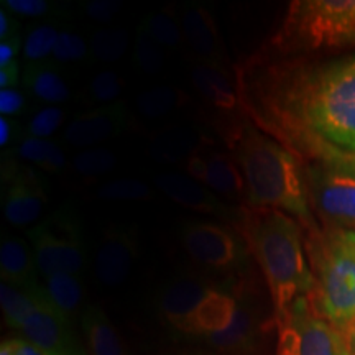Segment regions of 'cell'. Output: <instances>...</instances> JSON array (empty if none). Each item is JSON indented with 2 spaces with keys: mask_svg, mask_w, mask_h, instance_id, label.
I'll use <instances>...</instances> for the list:
<instances>
[{
  "mask_svg": "<svg viewBox=\"0 0 355 355\" xmlns=\"http://www.w3.org/2000/svg\"><path fill=\"white\" fill-rule=\"evenodd\" d=\"M183 245L194 260L219 272L232 268L242 255L232 230L206 220L189 222L184 225Z\"/></svg>",
  "mask_w": 355,
  "mask_h": 355,
  "instance_id": "11",
  "label": "cell"
},
{
  "mask_svg": "<svg viewBox=\"0 0 355 355\" xmlns=\"http://www.w3.org/2000/svg\"><path fill=\"white\" fill-rule=\"evenodd\" d=\"M43 290L46 298L55 308L64 314L66 318H73L81 308L84 298V288L79 275L74 273H55L44 278Z\"/></svg>",
  "mask_w": 355,
  "mask_h": 355,
  "instance_id": "25",
  "label": "cell"
},
{
  "mask_svg": "<svg viewBox=\"0 0 355 355\" xmlns=\"http://www.w3.org/2000/svg\"><path fill=\"white\" fill-rule=\"evenodd\" d=\"M89 53H91L89 42H86L83 35L74 30H63L58 35L51 56L55 63H74L84 60Z\"/></svg>",
  "mask_w": 355,
  "mask_h": 355,
  "instance_id": "35",
  "label": "cell"
},
{
  "mask_svg": "<svg viewBox=\"0 0 355 355\" xmlns=\"http://www.w3.org/2000/svg\"><path fill=\"white\" fill-rule=\"evenodd\" d=\"M71 319L61 314L55 306L46 298L44 293L43 300L33 309V313L25 319L19 332L24 339L28 340L46 352L48 355L64 354L79 349L71 331Z\"/></svg>",
  "mask_w": 355,
  "mask_h": 355,
  "instance_id": "13",
  "label": "cell"
},
{
  "mask_svg": "<svg viewBox=\"0 0 355 355\" xmlns=\"http://www.w3.org/2000/svg\"><path fill=\"white\" fill-rule=\"evenodd\" d=\"M186 173L211 191L225 196L245 194V181L237 162L230 153L196 152L186 162Z\"/></svg>",
  "mask_w": 355,
  "mask_h": 355,
  "instance_id": "15",
  "label": "cell"
},
{
  "mask_svg": "<svg viewBox=\"0 0 355 355\" xmlns=\"http://www.w3.org/2000/svg\"><path fill=\"white\" fill-rule=\"evenodd\" d=\"M235 76L247 119L296 157L324 146L355 155V56L298 66L255 55Z\"/></svg>",
  "mask_w": 355,
  "mask_h": 355,
  "instance_id": "1",
  "label": "cell"
},
{
  "mask_svg": "<svg viewBox=\"0 0 355 355\" xmlns=\"http://www.w3.org/2000/svg\"><path fill=\"white\" fill-rule=\"evenodd\" d=\"M0 355H48L37 345L28 343L24 337H12L2 340L0 344Z\"/></svg>",
  "mask_w": 355,
  "mask_h": 355,
  "instance_id": "41",
  "label": "cell"
},
{
  "mask_svg": "<svg viewBox=\"0 0 355 355\" xmlns=\"http://www.w3.org/2000/svg\"><path fill=\"white\" fill-rule=\"evenodd\" d=\"M214 286L196 277H178L163 286L158 308L165 321L175 329L188 334L191 316Z\"/></svg>",
  "mask_w": 355,
  "mask_h": 355,
  "instance_id": "16",
  "label": "cell"
},
{
  "mask_svg": "<svg viewBox=\"0 0 355 355\" xmlns=\"http://www.w3.org/2000/svg\"><path fill=\"white\" fill-rule=\"evenodd\" d=\"M188 104V94L178 87H150L137 97V109L146 119H158Z\"/></svg>",
  "mask_w": 355,
  "mask_h": 355,
  "instance_id": "27",
  "label": "cell"
},
{
  "mask_svg": "<svg viewBox=\"0 0 355 355\" xmlns=\"http://www.w3.org/2000/svg\"><path fill=\"white\" fill-rule=\"evenodd\" d=\"M314 288V311L344 337L355 322V232L318 229L306 239Z\"/></svg>",
  "mask_w": 355,
  "mask_h": 355,
  "instance_id": "4",
  "label": "cell"
},
{
  "mask_svg": "<svg viewBox=\"0 0 355 355\" xmlns=\"http://www.w3.org/2000/svg\"><path fill=\"white\" fill-rule=\"evenodd\" d=\"M354 158H355V155H354Z\"/></svg>",
  "mask_w": 355,
  "mask_h": 355,
  "instance_id": "49",
  "label": "cell"
},
{
  "mask_svg": "<svg viewBox=\"0 0 355 355\" xmlns=\"http://www.w3.org/2000/svg\"><path fill=\"white\" fill-rule=\"evenodd\" d=\"M26 110V96L19 89H0V114L2 117L20 115Z\"/></svg>",
  "mask_w": 355,
  "mask_h": 355,
  "instance_id": "40",
  "label": "cell"
},
{
  "mask_svg": "<svg viewBox=\"0 0 355 355\" xmlns=\"http://www.w3.org/2000/svg\"><path fill=\"white\" fill-rule=\"evenodd\" d=\"M340 355H352V354H350V350H349V345H347V344L344 345V349H343V352H340Z\"/></svg>",
  "mask_w": 355,
  "mask_h": 355,
  "instance_id": "48",
  "label": "cell"
},
{
  "mask_svg": "<svg viewBox=\"0 0 355 355\" xmlns=\"http://www.w3.org/2000/svg\"><path fill=\"white\" fill-rule=\"evenodd\" d=\"M141 25H144L146 32L152 35L170 53L180 50V46L184 42L180 20H176V17L168 10L150 13L141 21Z\"/></svg>",
  "mask_w": 355,
  "mask_h": 355,
  "instance_id": "30",
  "label": "cell"
},
{
  "mask_svg": "<svg viewBox=\"0 0 355 355\" xmlns=\"http://www.w3.org/2000/svg\"><path fill=\"white\" fill-rule=\"evenodd\" d=\"M155 184L171 201L178 202L183 207H188L191 211L214 216L230 214L229 207L216 196L214 191H211L206 184L199 183L198 180H194L189 175L175 171L158 173L155 176Z\"/></svg>",
  "mask_w": 355,
  "mask_h": 355,
  "instance_id": "17",
  "label": "cell"
},
{
  "mask_svg": "<svg viewBox=\"0 0 355 355\" xmlns=\"http://www.w3.org/2000/svg\"><path fill=\"white\" fill-rule=\"evenodd\" d=\"M20 50H24V40H21V37H13L0 42V68L15 63V58Z\"/></svg>",
  "mask_w": 355,
  "mask_h": 355,
  "instance_id": "42",
  "label": "cell"
},
{
  "mask_svg": "<svg viewBox=\"0 0 355 355\" xmlns=\"http://www.w3.org/2000/svg\"><path fill=\"white\" fill-rule=\"evenodd\" d=\"M84 10H86L91 20L99 21V24H107L121 13L122 3L117 2V0H94V2H87Z\"/></svg>",
  "mask_w": 355,
  "mask_h": 355,
  "instance_id": "39",
  "label": "cell"
},
{
  "mask_svg": "<svg viewBox=\"0 0 355 355\" xmlns=\"http://www.w3.org/2000/svg\"><path fill=\"white\" fill-rule=\"evenodd\" d=\"M37 261L32 245L13 235H3L0 243V275L2 282L19 286H37Z\"/></svg>",
  "mask_w": 355,
  "mask_h": 355,
  "instance_id": "21",
  "label": "cell"
},
{
  "mask_svg": "<svg viewBox=\"0 0 355 355\" xmlns=\"http://www.w3.org/2000/svg\"><path fill=\"white\" fill-rule=\"evenodd\" d=\"M309 206L326 227L355 232L354 153L326 146L303 165Z\"/></svg>",
  "mask_w": 355,
  "mask_h": 355,
  "instance_id": "6",
  "label": "cell"
},
{
  "mask_svg": "<svg viewBox=\"0 0 355 355\" xmlns=\"http://www.w3.org/2000/svg\"><path fill=\"white\" fill-rule=\"evenodd\" d=\"M83 331L87 355H127L117 329L99 306H89L84 311Z\"/></svg>",
  "mask_w": 355,
  "mask_h": 355,
  "instance_id": "23",
  "label": "cell"
},
{
  "mask_svg": "<svg viewBox=\"0 0 355 355\" xmlns=\"http://www.w3.org/2000/svg\"><path fill=\"white\" fill-rule=\"evenodd\" d=\"M235 298L237 313L229 329L204 339L216 355H261L266 336L275 327V319L265 321L254 301L248 295L243 296V291Z\"/></svg>",
  "mask_w": 355,
  "mask_h": 355,
  "instance_id": "9",
  "label": "cell"
},
{
  "mask_svg": "<svg viewBox=\"0 0 355 355\" xmlns=\"http://www.w3.org/2000/svg\"><path fill=\"white\" fill-rule=\"evenodd\" d=\"M227 144L245 181L248 206L285 212L308 234L318 230L311 214L303 165L288 146L250 119L232 123Z\"/></svg>",
  "mask_w": 355,
  "mask_h": 355,
  "instance_id": "2",
  "label": "cell"
},
{
  "mask_svg": "<svg viewBox=\"0 0 355 355\" xmlns=\"http://www.w3.org/2000/svg\"><path fill=\"white\" fill-rule=\"evenodd\" d=\"M63 122L64 110L56 105H48L33 115L32 121L25 127V135L33 137V139H48L63 125Z\"/></svg>",
  "mask_w": 355,
  "mask_h": 355,
  "instance_id": "36",
  "label": "cell"
},
{
  "mask_svg": "<svg viewBox=\"0 0 355 355\" xmlns=\"http://www.w3.org/2000/svg\"><path fill=\"white\" fill-rule=\"evenodd\" d=\"M184 42L204 63H224V44L211 12L201 6H186L180 17Z\"/></svg>",
  "mask_w": 355,
  "mask_h": 355,
  "instance_id": "18",
  "label": "cell"
},
{
  "mask_svg": "<svg viewBox=\"0 0 355 355\" xmlns=\"http://www.w3.org/2000/svg\"><path fill=\"white\" fill-rule=\"evenodd\" d=\"M133 56H135V64L139 66L141 73L153 76V74L162 73L165 69L168 58H170V51L163 48L152 35L146 32L144 25L140 24L139 28H137Z\"/></svg>",
  "mask_w": 355,
  "mask_h": 355,
  "instance_id": "29",
  "label": "cell"
},
{
  "mask_svg": "<svg viewBox=\"0 0 355 355\" xmlns=\"http://www.w3.org/2000/svg\"><path fill=\"white\" fill-rule=\"evenodd\" d=\"M345 340H347L350 354L355 355V322L352 324V327H350V329H349L347 336H345Z\"/></svg>",
  "mask_w": 355,
  "mask_h": 355,
  "instance_id": "46",
  "label": "cell"
},
{
  "mask_svg": "<svg viewBox=\"0 0 355 355\" xmlns=\"http://www.w3.org/2000/svg\"><path fill=\"white\" fill-rule=\"evenodd\" d=\"M43 286H19L8 282L0 283V304H2L3 319L12 329H20L25 319L43 300Z\"/></svg>",
  "mask_w": 355,
  "mask_h": 355,
  "instance_id": "24",
  "label": "cell"
},
{
  "mask_svg": "<svg viewBox=\"0 0 355 355\" xmlns=\"http://www.w3.org/2000/svg\"><path fill=\"white\" fill-rule=\"evenodd\" d=\"M237 230L263 275L273 304V319L314 288L304 230L295 217L277 209L245 206L237 214Z\"/></svg>",
  "mask_w": 355,
  "mask_h": 355,
  "instance_id": "3",
  "label": "cell"
},
{
  "mask_svg": "<svg viewBox=\"0 0 355 355\" xmlns=\"http://www.w3.org/2000/svg\"><path fill=\"white\" fill-rule=\"evenodd\" d=\"M20 79V68L19 64L12 63L8 66L0 68V89H13Z\"/></svg>",
  "mask_w": 355,
  "mask_h": 355,
  "instance_id": "44",
  "label": "cell"
},
{
  "mask_svg": "<svg viewBox=\"0 0 355 355\" xmlns=\"http://www.w3.org/2000/svg\"><path fill=\"white\" fill-rule=\"evenodd\" d=\"M198 139L193 133L178 128L173 133H162L152 144V155L159 162L176 163L180 159L188 162L191 155L199 152Z\"/></svg>",
  "mask_w": 355,
  "mask_h": 355,
  "instance_id": "28",
  "label": "cell"
},
{
  "mask_svg": "<svg viewBox=\"0 0 355 355\" xmlns=\"http://www.w3.org/2000/svg\"><path fill=\"white\" fill-rule=\"evenodd\" d=\"M117 166V157L107 148H89L73 158V168L84 178L107 175Z\"/></svg>",
  "mask_w": 355,
  "mask_h": 355,
  "instance_id": "33",
  "label": "cell"
},
{
  "mask_svg": "<svg viewBox=\"0 0 355 355\" xmlns=\"http://www.w3.org/2000/svg\"><path fill=\"white\" fill-rule=\"evenodd\" d=\"M127 127V105L122 101L79 114L64 128L63 140L71 146L86 148L121 135Z\"/></svg>",
  "mask_w": 355,
  "mask_h": 355,
  "instance_id": "14",
  "label": "cell"
},
{
  "mask_svg": "<svg viewBox=\"0 0 355 355\" xmlns=\"http://www.w3.org/2000/svg\"><path fill=\"white\" fill-rule=\"evenodd\" d=\"M24 84L35 99L56 105L69 101L71 89L56 68L55 61L28 63L24 73Z\"/></svg>",
  "mask_w": 355,
  "mask_h": 355,
  "instance_id": "22",
  "label": "cell"
},
{
  "mask_svg": "<svg viewBox=\"0 0 355 355\" xmlns=\"http://www.w3.org/2000/svg\"><path fill=\"white\" fill-rule=\"evenodd\" d=\"M97 196L112 201H146L153 198V191L148 184L133 178L112 180L97 189Z\"/></svg>",
  "mask_w": 355,
  "mask_h": 355,
  "instance_id": "34",
  "label": "cell"
},
{
  "mask_svg": "<svg viewBox=\"0 0 355 355\" xmlns=\"http://www.w3.org/2000/svg\"><path fill=\"white\" fill-rule=\"evenodd\" d=\"M56 355H87V354H84L81 349H74V350H71V352H64V354H56Z\"/></svg>",
  "mask_w": 355,
  "mask_h": 355,
  "instance_id": "47",
  "label": "cell"
},
{
  "mask_svg": "<svg viewBox=\"0 0 355 355\" xmlns=\"http://www.w3.org/2000/svg\"><path fill=\"white\" fill-rule=\"evenodd\" d=\"M3 183H7L3 193V214L15 227L40 222L46 204V193L40 175L28 166H17L8 163L3 165Z\"/></svg>",
  "mask_w": 355,
  "mask_h": 355,
  "instance_id": "10",
  "label": "cell"
},
{
  "mask_svg": "<svg viewBox=\"0 0 355 355\" xmlns=\"http://www.w3.org/2000/svg\"><path fill=\"white\" fill-rule=\"evenodd\" d=\"M139 257V234L128 225H115L102 235L96 252V275L105 286H119L128 278Z\"/></svg>",
  "mask_w": 355,
  "mask_h": 355,
  "instance_id": "12",
  "label": "cell"
},
{
  "mask_svg": "<svg viewBox=\"0 0 355 355\" xmlns=\"http://www.w3.org/2000/svg\"><path fill=\"white\" fill-rule=\"evenodd\" d=\"M17 155L25 162L33 163L50 173H60L66 168V155L58 141L50 139H33L25 137L17 146Z\"/></svg>",
  "mask_w": 355,
  "mask_h": 355,
  "instance_id": "26",
  "label": "cell"
},
{
  "mask_svg": "<svg viewBox=\"0 0 355 355\" xmlns=\"http://www.w3.org/2000/svg\"><path fill=\"white\" fill-rule=\"evenodd\" d=\"M191 81L199 94L222 110H234L241 104L237 81H230L229 73L220 64L201 63L191 71Z\"/></svg>",
  "mask_w": 355,
  "mask_h": 355,
  "instance_id": "20",
  "label": "cell"
},
{
  "mask_svg": "<svg viewBox=\"0 0 355 355\" xmlns=\"http://www.w3.org/2000/svg\"><path fill=\"white\" fill-rule=\"evenodd\" d=\"M58 35L60 32L53 25L38 24L32 26L24 40V56L28 63L46 61V58L53 55Z\"/></svg>",
  "mask_w": 355,
  "mask_h": 355,
  "instance_id": "32",
  "label": "cell"
},
{
  "mask_svg": "<svg viewBox=\"0 0 355 355\" xmlns=\"http://www.w3.org/2000/svg\"><path fill=\"white\" fill-rule=\"evenodd\" d=\"M275 355H340L345 337L314 311L308 298H300L283 318L275 319Z\"/></svg>",
  "mask_w": 355,
  "mask_h": 355,
  "instance_id": "8",
  "label": "cell"
},
{
  "mask_svg": "<svg viewBox=\"0 0 355 355\" xmlns=\"http://www.w3.org/2000/svg\"><path fill=\"white\" fill-rule=\"evenodd\" d=\"M273 44L283 53L355 44V0L291 2Z\"/></svg>",
  "mask_w": 355,
  "mask_h": 355,
  "instance_id": "5",
  "label": "cell"
},
{
  "mask_svg": "<svg viewBox=\"0 0 355 355\" xmlns=\"http://www.w3.org/2000/svg\"><path fill=\"white\" fill-rule=\"evenodd\" d=\"M2 7L17 15L32 17V19L48 15L53 10L51 3L44 0H3Z\"/></svg>",
  "mask_w": 355,
  "mask_h": 355,
  "instance_id": "38",
  "label": "cell"
},
{
  "mask_svg": "<svg viewBox=\"0 0 355 355\" xmlns=\"http://www.w3.org/2000/svg\"><path fill=\"white\" fill-rule=\"evenodd\" d=\"M123 81L115 71H101L92 78L91 84H89V92H91L92 99L101 104L109 105L117 102L119 96L122 94Z\"/></svg>",
  "mask_w": 355,
  "mask_h": 355,
  "instance_id": "37",
  "label": "cell"
},
{
  "mask_svg": "<svg viewBox=\"0 0 355 355\" xmlns=\"http://www.w3.org/2000/svg\"><path fill=\"white\" fill-rule=\"evenodd\" d=\"M37 270L43 278L55 273L79 275L84 268L81 219L73 207L64 206L28 229Z\"/></svg>",
  "mask_w": 355,
  "mask_h": 355,
  "instance_id": "7",
  "label": "cell"
},
{
  "mask_svg": "<svg viewBox=\"0 0 355 355\" xmlns=\"http://www.w3.org/2000/svg\"><path fill=\"white\" fill-rule=\"evenodd\" d=\"M237 313V298L217 288H212L209 295L202 300L191 316L188 334L212 336L227 331Z\"/></svg>",
  "mask_w": 355,
  "mask_h": 355,
  "instance_id": "19",
  "label": "cell"
},
{
  "mask_svg": "<svg viewBox=\"0 0 355 355\" xmlns=\"http://www.w3.org/2000/svg\"><path fill=\"white\" fill-rule=\"evenodd\" d=\"M17 135H20L19 125L8 117H0V146H7Z\"/></svg>",
  "mask_w": 355,
  "mask_h": 355,
  "instance_id": "45",
  "label": "cell"
},
{
  "mask_svg": "<svg viewBox=\"0 0 355 355\" xmlns=\"http://www.w3.org/2000/svg\"><path fill=\"white\" fill-rule=\"evenodd\" d=\"M19 30L20 25L15 15L10 10H7V8H0V42L13 37H20Z\"/></svg>",
  "mask_w": 355,
  "mask_h": 355,
  "instance_id": "43",
  "label": "cell"
},
{
  "mask_svg": "<svg viewBox=\"0 0 355 355\" xmlns=\"http://www.w3.org/2000/svg\"><path fill=\"white\" fill-rule=\"evenodd\" d=\"M128 33L119 28H102L97 30L89 38V50L91 55L99 61L114 63L125 55L128 48Z\"/></svg>",
  "mask_w": 355,
  "mask_h": 355,
  "instance_id": "31",
  "label": "cell"
}]
</instances>
